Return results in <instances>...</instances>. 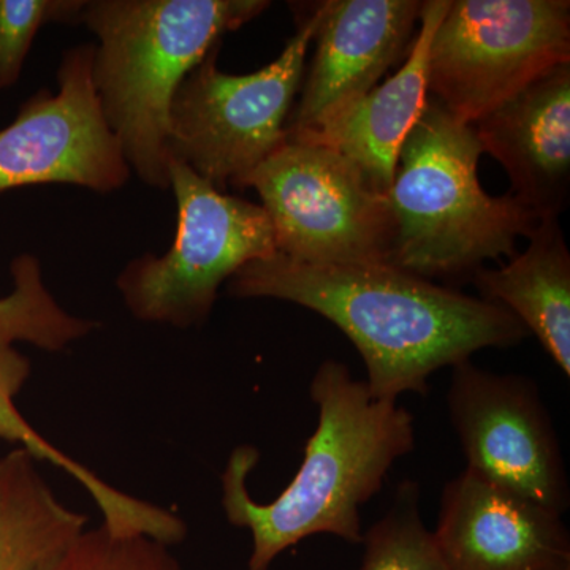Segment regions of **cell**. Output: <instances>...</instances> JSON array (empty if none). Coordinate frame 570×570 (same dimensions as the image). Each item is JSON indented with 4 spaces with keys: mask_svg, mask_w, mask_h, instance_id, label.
<instances>
[{
    "mask_svg": "<svg viewBox=\"0 0 570 570\" xmlns=\"http://www.w3.org/2000/svg\"><path fill=\"white\" fill-rule=\"evenodd\" d=\"M227 291L284 299L328 318L363 356L367 389L379 400L426 395L434 371L530 335L504 307L389 264L307 265L276 253L243 266Z\"/></svg>",
    "mask_w": 570,
    "mask_h": 570,
    "instance_id": "6da1fadb",
    "label": "cell"
},
{
    "mask_svg": "<svg viewBox=\"0 0 570 570\" xmlns=\"http://www.w3.org/2000/svg\"><path fill=\"white\" fill-rule=\"evenodd\" d=\"M318 423L294 480L269 504L247 491L257 449H235L223 474L227 520L253 535L249 570H268L283 551L314 534L362 543L360 509L376 497L390 468L415 448L414 417L379 400L344 363L326 360L311 382Z\"/></svg>",
    "mask_w": 570,
    "mask_h": 570,
    "instance_id": "7a4b0ae2",
    "label": "cell"
},
{
    "mask_svg": "<svg viewBox=\"0 0 570 570\" xmlns=\"http://www.w3.org/2000/svg\"><path fill=\"white\" fill-rule=\"evenodd\" d=\"M266 0H86L97 97L124 157L142 183L168 189V122L176 91L225 33Z\"/></svg>",
    "mask_w": 570,
    "mask_h": 570,
    "instance_id": "3957f363",
    "label": "cell"
},
{
    "mask_svg": "<svg viewBox=\"0 0 570 570\" xmlns=\"http://www.w3.org/2000/svg\"><path fill=\"white\" fill-rule=\"evenodd\" d=\"M474 127L433 97L397 154L389 204L395 217L390 265L423 279L472 276L485 261L512 257L538 217L512 195L491 197L479 181Z\"/></svg>",
    "mask_w": 570,
    "mask_h": 570,
    "instance_id": "277c9868",
    "label": "cell"
},
{
    "mask_svg": "<svg viewBox=\"0 0 570 570\" xmlns=\"http://www.w3.org/2000/svg\"><path fill=\"white\" fill-rule=\"evenodd\" d=\"M322 17L324 2L306 7L279 58L254 73L220 71L216 45L175 94L168 159L187 165L220 193L228 184L238 187L287 137L288 116Z\"/></svg>",
    "mask_w": 570,
    "mask_h": 570,
    "instance_id": "5b68a950",
    "label": "cell"
},
{
    "mask_svg": "<svg viewBox=\"0 0 570 570\" xmlns=\"http://www.w3.org/2000/svg\"><path fill=\"white\" fill-rule=\"evenodd\" d=\"M168 176L178 206L174 246L134 258L116 284L138 321L189 328L212 314L225 281L277 253L276 239L261 205L220 193L179 160L168 159Z\"/></svg>",
    "mask_w": 570,
    "mask_h": 570,
    "instance_id": "8992f818",
    "label": "cell"
},
{
    "mask_svg": "<svg viewBox=\"0 0 570 570\" xmlns=\"http://www.w3.org/2000/svg\"><path fill=\"white\" fill-rule=\"evenodd\" d=\"M262 198L277 254L307 265H390L395 217L389 198L341 156L285 141L239 183Z\"/></svg>",
    "mask_w": 570,
    "mask_h": 570,
    "instance_id": "52a82bcc",
    "label": "cell"
},
{
    "mask_svg": "<svg viewBox=\"0 0 570 570\" xmlns=\"http://www.w3.org/2000/svg\"><path fill=\"white\" fill-rule=\"evenodd\" d=\"M566 62L569 0H450L431 40L428 94L474 126Z\"/></svg>",
    "mask_w": 570,
    "mask_h": 570,
    "instance_id": "ba28073f",
    "label": "cell"
},
{
    "mask_svg": "<svg viewBox=\"0 0 570 570\" xmlns=\"http://www.w3.org/2000/svg\"><path fill=\"white\" fill-rule=\"evenodd\" d=\"M448 403L469 471L551 512L568 510L560 442L532 379L464 360L452 366Z\"/></svg>",
    "mask_w": 570,
    "mask_h": 570,
    "instance_id": "9c48e42d",
    "label": "cell"
},
{
    "mask_svg": "<svg viewBox=\"0 0 570 570\" xmlns=\"http://www.w3.org/2000/svg\"><path fill=\"white\" fill-rule=\"evenodd\" d=\"M92 62L94 45L71 48L59 67V91L41 89L0 130V193L73 184L108 194L129 181L132 171L105 121Z\"/></svg>",
    "mask_w": 570,
    "mask_h": 570,
    "instance_id": "30bf717a",
    "label": "cell"
},
{
    "mask_svg": "<svg viewBox=\"0 0 570 570\" xmlns=\"http://www.w3.org/2000/svg\"><path fill=\"white\" fill-rule=\"evenodd\" d=\"M420 0H325L316 51L303 75L287 134L313 129L362 99L406 59L422 14Z\"/></svg>",
    "mask_w": 570,
    "mask_h": 570,
    "instance_id": "8fae6325",
    "label": "cell"
},
{
    "mask_svg": "<svg viewBox=\"0 0 570 570\" xmlns=\"http://www.w3.org/2000/svg\"><path fill=\"white\" fill-rule=\"evenodd\" d=\"M561 517L466 469L445 487L433 535L448 570H570Z\"/></svg>",
    "mask_w": 570,
    "mask_h": 570,
    "instance_id": "7c38bea8",
    "label": "cell"
},
{
    "mask_svg": "<svg viewBox=\"0 0 570 570\" xmlns=\"http://www.w3.org/2000/svg\"><path fill=\"white\" fill-rule=\"evenodd\" d=\"M483 153L508 171L512 197L539 220L560 217L570 190V62L474 124Z\"/></svg>",
    "mask_w": 570,
    "mask_h": 570,
    "instance_id": "4fadbf2b",
    "label": "cell"
},
{
    "mask_svg": "<svg viewBox=\"0 0 570 570\" xmlns=\"http://www.w3.org/2000/svg\"><path fill=\"white\" fill-rule=\"evenodd\" d=\"M449 7L450 0L423 2L419 31L396 73L313 129L287 134V138L314 142L341 154L362 174L374 193L387 197L397 154L430 97L428 58L431 40Z\"/></svg>",
    "mask_w": 570,
    "mask_h": 570,
    "instance_id": "5bb4252c",
    "label": "cell"
},
{
    "mask_svg": "<svg viewBox=\"0 0 570 570\" xmlns=\"http://www.w3.org/2000/svg\"><path fill=\"white\" fill-rule=\"evenodd\" d=\"M524 253L471 276L480 298L513 314L570 376V253L558 217L539 220Z\"/></svg>",
    "mask_w": 570,
    "mask_h": 570,
    "instance_id": "9a60e30c",
    "label": "cell"
},
{
    "mask_svg": "<svg viewBox=\"0 0 570 570\" xmlns=\"http://www.w3.org/2000/svg\"><path fill=\"white\" fill-rule=\"evenodd\" d=\"M31 377V362L14 344L0 337V439L28 450L37 461H47L67 472L88 491L104 517L102 527L119 535H145L165 546L181 542L186 523L170 510L115 489L81 463L51 445L22 417L17 396Z\"/></svg>",
    "mask_w": 570,
    "mask_h": 570,
    "instance_id": "2e32d148",
    "label": "cell"
},
{
    "mask_svg": "<svg viewBox=\"0 0 570 570\" xmlns=\"http://www.w3.org/2000/svg\"><path fill=\"white\" fill-rule=\"evenodd\" d=\"M28 450L0 456V570H48L88 530L63 505Z\"/></svg>",
    "mask_w": 570,
    "mask_h": 570,
    "instance_id": "e0dca14e",
    "label": "cell"
},
{
    "mask_svg": "<svg viewBox=\"0 0 570 570\" xmlns=\"http://www.w3.org/2000/svg\"><path fill=\"white\" fill-rule=\"evenodd\" d=\"M13 291L0 298V337L61 352L96 328V322L71 316L48 291L39 258L18 255L11 262Z\"/></svg>",
    "mask_w": 570,
    "mask_h": 570,
    "instance_id": "ac0fdd59",
    "label": "cell"
},
{
    "mask_svg": "<svg viewBox=\"0 0 570 570\" xmlns=\"http://www.w3.org/2000/svg\"><path fill=\"white\" fill-rule=\"evenodd\" d=\"M419 501V483L404 480L384 519L363 534L360 570H448L433 532L420 519Z\"/></svg>",
    "mask_w": 570,
    "mask_h": 570,
    "instance_id": "d6986e66",
    "label": "cell"
},
{
    "mask_svg": "<svg viewBox=\"0 0 570 570\" xmlns=\"http://www.w3.org/2000/svg\"><path fill=\"white\" fill-rule=\"evenodd\" d=\"M48 570H184L170 547L145 535L86 530Z\"/></svg>",
    "mask_w": 570,
    "mask_h": 570,
    "instance_id": "ffe728a7",
    "label": "cell"
},
{
    "mask_svg": "<svg viewBox=\"0 0 570 570\" xmlns=\"http://www.w3.org/2000/svg\"><path fill=\"white\" fill-rule=\"evenodd\" d=\"M86 0H0V91L13 88L41 28L81 22Z\"/></svg>",
    "mask_w": 570,
    "mask_h": 570,
    "instance_id": "44dd1931",
    "label": "cell"
}]
</instances>
